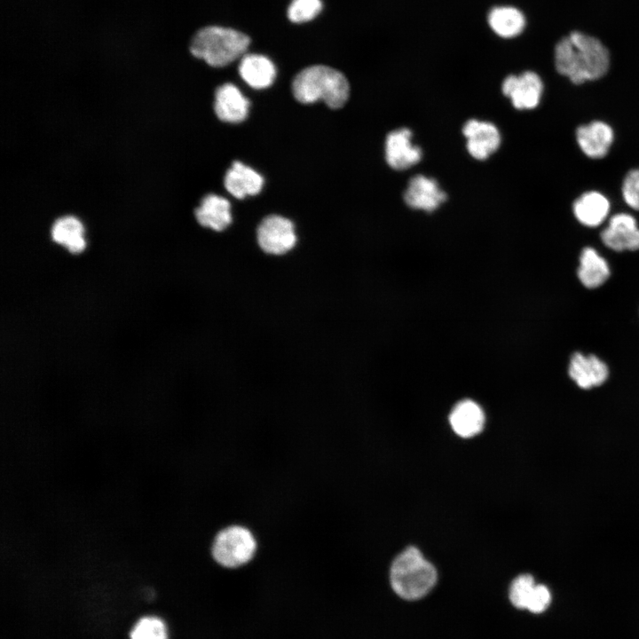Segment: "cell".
<instances>
[{
    "mask_svg": "<svg viewBox=\"0 0 639 639\" xmlns=\"http://www.w3.org/2000/svg\"><path fill=\"white\" fill-rule=\"evenodd\" d=\"M556 71L572 83L580 84L604 76L611 57L608 48L597 37L582 31L563 36L554 50Z\"/></svg>",
    "mask_w": 639,
    "mask_h": 639,
    "instance_id": "6da1fadb",
    "label": "cell"
},
{
    "mask_svg": "<svg viewBox=\"0 0 639 639\" xmlns=\"http://www.w3.org/2000/svg\"><path fill=\"white\" fill-rule=\"evenodd\" d=\"M295 99L310 104L323 100L329 107H342L350 94V85L346 77L332 67L316 65L300 71L292 83Z\"/></svg>",
    "mask_w": 639,
    "mask_h": 639,
    "instance_id": "7a4b0ae2",
    "label": "cell"
},
{
    "mask_svg": "<svg viewBox=\"0 0 639 639\" xmlns=\"http://www.w3.org/2000/svg\"><path fill=\"white\" fill-rule=\"evenodd\" d=\"M437 580L434 565L413 546L399 553L390 566L391 588L399 597L407 601L425 596L436 585Z\"/></svg>",
    "mask_w": 639,
    "mask_h": 639,
    "instance_id": "3957f363",
    "label": "cell"
},
{
    "mask_svg": "<svg viewBox=\"0 0 639 639\" xmlns=\"http://www.w3.org/2000/svg\"><path fill=\"white\" fill-rule=\"evenodd\" d=\"M249 43V37L240 31L209 26L194 35L190 51L209 66L221 67L245 55Z\"/></svg>",
    "mask_w": 639,
    "mask_h": 639,
    "instance_id": "277c9868",
    "label": "cell"
},
{
    "mask_svg": "<svg viewBox=\"0 0 639 639\" xmlns=\"http://www.w3.org/2000/svg\"><path fill=\"white\" fill-rule=\"evenodd\" d=\"M256 549V541L252 532L246 527L232 525L217 534L211 554L221 566L237 568L248 563Z\"/></svg>",
    "mask_w": 639,
    "mask_h": 639,
    "instance_id": "5b68a950",
    "label": "cell"
},
{
    "mask_svg": "<svg viewBox=\"0 0 639 639\" xmlns=\"http://www.w3.org/2000/svg\"><path fill=\"white\" fill-rule=\"evenodd\" d=\"M297 241L294 223L282 216L265 217L256 230V247L269 257L280 258L290 255L295 251Z\"/></svg>",
    "mask_w": 639,
    "mask_h": 639,
    "instance_id": "8992f818",
    "label": "cell"
},
{
    "mask_svg": "<svg viewBox=\"0 0 639 639\" xmlns=\"http://www.w3.org/2000/svg\"><path fill=\"white\" fill-rule=\"evenodd\" d=\"M501 88L503 94L510 99L515 108L528 110L539 105L543 92V83L536 73L525 71L518 75L507 76Z\"/></svg>",
    "mask_w": 639,
    "mask_h": 639,
    "instance_id": "52a82bcc",
    "label": "cell"
},
{
    "mask_svg": "<svg viewBox=\"0 0 639 639\" xmlns=\"http://www.w3.org/2000/svg\"><path fill=\"white\" fill-rule=\"evenodd\" d=\"M49 233L51 241L69 255H81L87 248L85 225L75 215L67 214L57 217L51 223Z\"/></svg>",
    "mask_w": 639,
    "mask_h": 639,
    "instance_id": "ba28073f",
    "label": "cell"
},
{
    "mask_svg": "<svg viewBox=\"0 0 639 639\" xmlns=\"http://www.w3.org/2000/svg\"><path fill=\"white\" fill-rule=\"evenodd\" d=\"M601 239L606 247L615 251L639 249V227L635 218L626 213L614 215L601 233Z\"/></svg>",
    "mask_w": 639,
    "mask_h": 639,
    "instance_id": "9c48e42d",
    "label": "cell"
},
{
    "mask_svg": "<svg viewBox=\"0 0 639 639\" xmlns=\"http://www.w3.org/2000/svg\"><path fill=\"white\" fill-rule=\"evenodd\" d=\"M467 138V149L469 154L477 160H485L493 154L501 144V135L491 122L469 120L462 128Z\"/></svg>",
    "mask_w": 639,
    "mask_h": 639,
    "instance_id": "30bf717a",
    "label": "cell"
},
{
    "mask_svg": "<svg viewBox=\"0 0 639 639\" xmlns=\"http://www.w3.org/2000/svg\"><path fill=\"white\" fill-rule=\"evenodd\" d=\"M412 132L407 128L393 130L385 140V158L394 170H406L420 162L422 154L419 146L412 143Z\"/></svg>",
    "mask_w": 639,
    "mask_h": 639,
    "instance_id": "8fae6325",
    "label": "cell"
},
{
    "mask_svg": "<svg viewBox=\"0 0 639 639\" xmlns=\"http://www.w3.org/2000/svg\"><path fill=\"white\" fill-rule=\"evenodd\" d=\"M446 200V194L437 181L422 175L413 177L404 193V201L409 207L429 212L435 210Z\"/></svg>",
    "mask_w": 639,
    "mask_h": 639,
    "instance_id": "7c38bea8",
    "label": "cell"
},
{
    "mask_svg": "<svg viewBox=\"0 0 639 639\" xmlns=\"http://www.w3.org/2000/svg\"><path fill=\"white\" fill-rule=\"evenodd\" d=\"M613 130L601 121H594L578 127L576 139L581 151L589 158L604 157L613 142Z\"/></svg>",
    "mask_w": 639,
    "mask_h": 639,
    "instance_id": "4fadbf2b",
    "label": "cell"
},
{
    "mask_svg": "<svg viewBox=\"0 0 639 639\" xmlns=\"http://www.w3.org/2000/svg\"><path fill=\"white\" fill-rule=\"evenodd\" d=\"M569 375L581 389H591L603 384L609 375L604 361L595 355L572 354L569 365Z\"/></svg>",
    "mask_w": 639,
    "mask_h": 639,
    "instance_id": "5bb4252c",
    "label": "cell"
},
{
    "mask_svg": "<svg viewBox=\"0 0 639 639\" xmlns=\"http://www.w3.org/2000/svg\"><path fill=\"white\" fill-rule=\"evenodd\" d=\"M194 217L202 228L224 232L233 222L230 202L224 197L208 194L194 209Z\"/></svg>",
    "mask_w": 639,
    "mask_h": 639,
    "instance_id": "9a60e30c",
    "label": "cell"
},
{
    "mask_svg": "<svg viewBox=\"0 0 639 639\" xmlns=\"http://www.w3.org/2000/svg\"><path fill=\"white\" fill-rule=\"evenodd\" d=\"M248 107V99L234 84L225 83L216 90L214 109L221 121L241 122L247 118Z\"/></svg>",
    "mask_w": 639,
    "mask_h": 639,
    "instance_id": "2e32d148",
    "label": "cell"
},
{
    "mask_svg": "<svg viewBox=\"0 0 639 639\" xmlns=\"http://www.w3.org/2000/svg\"><path fill=\"white\" fill-rule=\"evenodd\" d=\"M449 422L457 435L462 438H471L482 431L485 414L476 402L465 399L454 406Z\"/></svg>",
    "mask_w": 639,
    "mask_h": 639,
    "instance_id": "e0dca14e",
    "label": "cell"
},
{
    "mask_svg": "<svg viewBox=\"0 0 639 639\" xmlns=\"http://www.w3.org/2000/svg\"><path fill=\"white\" fill-rule=\"evenodd\" d=\"M263 185V177L241 162H234L225 177L226 190L238 199L259 193Z\"/></svg>",
    "mask_w": 639,
    "mask_h": 639,
    "instance_id": "ac0fdd59",
    "label": "cell"
},
{
    "mask_svg": "<svg viewBox=\"0 0 639 639\" xmlns=\"http://www.w3.org/2000/svg\"><path fill=\"white\" fill-rule=\"evenodd\" d=\"M241 77L254 89H264L272 85L276 76L274 64L260 54H245L239 65Z\"/></svg>",
    "mask_w": 639,
    "mask_h": 639,
    "instance_id": "d6986e66",
    "label": "cell"
},
{
    "mask_svg": "<svg viewBox=\"0 0 639 639\" xmlns=\"http://www.w3.org/2000/svg\"><path fill=\"white\" fill-rule=\"evenodd\" d=\"M573 213L583 225L596 227L601 225L610 211V202L601 193L591 191L581 194L574 201Z\"/></svg>",
    "mask_w": 639,
    "mask_h": 639,
    "instance_id": "ffe728a7",
    "label": "cell"
},
{
    "mask_svg": "<svg viewBox=\"0 0 639 639\" xmlns=\"http://www.w3.org/2000/svg\"><path fill=\"white\" fill-rule=\"evenodd\" d=\"M487 21L492 30L503 38L520 35L526 24L524 13L513 6H496L488 13Z\"/></svg>",
    "mask_w": 639,
    "mask_h": 639,
    "instance_id": "44dd1931",
    "label": "cell"
},
{
    "mask_svg": "<svg viewBox=\"0 0 639 639\" xmlns=\"http://www.w3.org/2000/svg\"><path fill=\"white\" fill-rule=\"evenodd\" d=\"M578 278L588 288H596L603 285L610 276V268L606 260L593 248H585L580 256Z\"/></svg>",
    "mask_w": 639,
    "mask_h": 639,
    "instance_id": "7402d4cb",
    "label": "cell"
},
{
    "mask_svg": "<svg viewBox=\"0 0 639 639\" xmlns=\"http://www.w3.org/2000/svg\"><path fill=\"white\" fill-rule=\"evenodd\" d=\"M130 639H168V630L164 621L159 617L146 616L133 626Z\"/></svg>",
    "mask_w": 639,
    "mask_h": 639,
    "instance_id": "603a6c76",
    "label": "cell"
},
{
    "mask_svg": "<svg viewBox=\"0 0 639 639\" xmlns=\"http://www.w3.org/2000/svg\"><path fill=\"white\" fill-rule=\"evenodd\" d=\"M536 584L530 574H521L513 580L509 590V598L517 609H526Z\"/></svg>",
    "mask_w": 639,
    "mask_h": 639,
    "instance_id": "cb8c5ba5",
    "label": "cell"
},
{
    "mask_svg": "<svg viewBox=\"0 0 639 639\" xmlns=\"http://www.w3.org/2000/svg\"><path fill=\"white\" fill-rule=\"evenodd\" d=\"M321 8L320 0H293L288 8V17L292 22H306L314 19Z\"/></svg>",
    "mask_w": 639,
    "mask_h": 639,
    "instance_id": "d4e9b609",
    "label": "cell"
},
{
    "mask_svg": "<svg viewBox=\"0 0 639 639\" xmlns=\"http://www.w3.org/2000/svg\"><path fill=\"white\" fill-rule=\"evenodd\" d=\"M621 191L626 203L639 210V169L632 170L626 175Z\"/></svg>",
    "mask_w": 639,
    "mask_h": 639,
    "instance_id": "484cf974",
    "label": "cell"
},
{
    "mask_svg": "<svg viewBox=\"0 0 639 639\" xmlns=\"http://www.w3.org/2000/svg\"><path fill=\"white\" fill-rule=\"evenodd\" d=\"M550 602L551 595L548 588L543 584H536L526 609L532 613H541L548 607Z\"/></svg>",
    "mask_w": 639,
    "mask_h": 639,
    "instance_id": "4316f807",
    "label": "cell"
}]
</instances>
